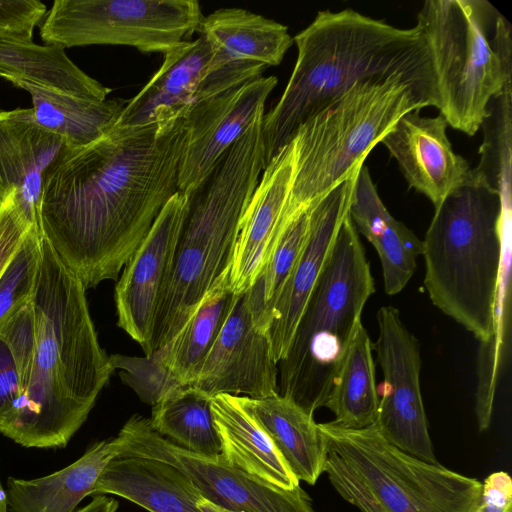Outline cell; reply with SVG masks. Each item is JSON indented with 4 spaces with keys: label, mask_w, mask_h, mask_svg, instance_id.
Returning a JSON list of instances; mask_svg holds the SVG:
<instances>
[{
    "label": "cell",
    "mask_w": 512,
    "mask_h": 512,
    "mask_svg": "<svg viewBox=\"0 0 512 512\" xmlns=\"http://www.w3.org/2000/svg\"><path fill=\"white\" fill-rule=\"evenodd\" d=\"M186 139L182 118L116 127L81 148H65L46 171L40 228L87 289L116 280L178 191Z\"/></svg>",
    "instance_id": "cell-1"
},
{
    "label": "cell",
    "mask_w": 512,
    "mask_h": 512,
    "mask_svg": "<svg viewBox=\"0 0 512 512\" xmlns=\"http://www.w3.org/2000/svg\"><path fill=\"white\" fill-rule=\"evenodd\" d=\"M31 302L33 361L0 433L26 448H63L114 370L98 341L86 288L44 237Z\"/></svg>",
    "instance_id": "cell-2"
},
{
    "label": "cell",
    "mask_w": 512,
    "mask_h": 512,
    "mask_svg": "<svg viewBox=\"0 0 512 512\" xmlns=\"http://www.w3.org/2000/svg\"><path fill=\"white\" fill-rule=\"evenodd\" d=\"M293 41L294 69L262 120L264 168L304 122L357 82L404 75L435 94L430 55L417 26L397 28L351 9L324 10Z\"/></svg>",
    "instance_id": "cell-3"
},
{
    "label": "cell",
    "mask_w": 512,
    "mask_h": 512,
    "mask_svg": "<svg viewBox=\"0 0 512 512\" xmlns=\"http://www.w3.org/2000/svg\"><path fill=\"white\" fill-rule=\"evenodd\" d=\"M260 113L205 182L189 195L160 296L148 354L166 345L207 291L230 271L242 216L264 168Z\"/></svg>",
    "instance_id": "cell-4"
},
{
    "label": "cell",
    "mask_w": 512,
    "mask_h": 512,
    "mask_svg": "<svg viewBox=\"0 0 512 512\" xmlns=\"http://www.w3.org/2000/svg\"><path fill=\"white\" fill-rule=\"evenodd\" d=\"M509 228L500 197L474 179L435 208L422 241L430 300L481 344L500 327Z\"/></svg>",
    "instance_id": "cell-5"
},
{
    "label": "cell",
    "mask_w": 512,
    "mask_h": 512,
    "mask_svg": "<svg viewBox=\"0 0 512 512\" xmlns=\"http://www.w3.org/2000/svg\"><path fill=\"white\" fill-rule=\"evenodd\" d=\"M436 107L434 91L404 75L354 84L297 130L296 162L281 222L357 172L372 148L406 113Z\"/></svg>",
    "instance_id": "cell-6"
},
{
    "label": "cell",
    "mask_w": 512,
    "mask_h": 512,
    "mask_svg": "<svg viewBox=\"0 0 512 512\" xmlns=\"http://www.w3.org/2000/svg\"><path fill=\"white\" fill-rule=\"evenodd\" d=\"M416 26L430 55L436 108L473 136L491 100L512 88L509 22L485 0H427Z\"/></svg>",
    "instance_id": "cell-7"
},
{
    "label": "cell",
    "mask_w": 512,
    "mask_h": 512,
    "mask_svg": "<svg viewBox=\"0 0 512 512\" xmlns=\"http://www.w3.org/2000/svg\"><path fill=\"white\" fill-rule=\"evenodd\" d=\"M375 292L370 264L349 215L278 363V394L309 414L325 407L334 377Z\"/></svg>",
    "instance_id": "cell-8"
},
{
    "label": "cell",
    "mask_w": 512,
    "mask_h": 512,
    "mask_svg": "<svg viewBox=\"0 0 512 512\" xmlns=\"http://www.w3.org/2000/svg\"><path fill=\"white\" fill-rule=\"evenodd\" d=\"M323 472L361 512H473L482 483L413 457L386 441L374 425L343 429L320 423Z\"/></svg>",
    "instance_id": "cell-9"
},
{
    "label": "cell",
    "mask_w": 512,
    "mask_h": 512,
    "mask_svg": "<svg viewBox=\"0 0 512 512\" xmlns=\"http://www.w3.org/2000/svg\"><path fill=\"white\" fill-rule=\"evenodd\" d=\"M202 18L196 0H55L40 37L62 49L125 45L164 55L190 41Z\"/></svg>",
    "instance_id": "cell-10"
},
{
    "label": "cell",
    "mask_w": 512,
    "mask_h": 512,
    "mask_svg": "<svg viewBox=\"0 0 512 512\" xmlns=\"http://www.w3.org/2000/svg\"><path fill=\"white\" fill-rule=\"evenodd\" d=\"M117 457H140L169 464L184 474L211 503L235 512H315L300 487L283 490L230 466L222 455L188 451L159 435L149 419L134 414L116 436Z\"/></svg>",
    "instance_id": "cell-11"
},
{
    "label": "cell",
    "mask_w": 512,
    "mask_h": 512,
    "mask_svg": "<svg viewBox=\"0 0 512 512\" xmlns=\"http://www.w3.org/2000/svg\"><path fill=\"white\" fill-rule=\"evenodd\" d=\"M379 335L373 348L383 374L373 424L379 434L403 452L437 464L420 390V346L393 306L376 315Z\"/></svg>",
    "instance_id": "cell-12"
},
{
    "label": "cell",
    "mask_w": 512,
    "mask_h": 512,
    "mask_svg": "<svg viewBox=\"0 0 512 512\" xmlns=\"http://www.w3.org/2000/svg\"><path fill=\"white\" fill-rule=\"evenodd\" d=\"M277 85L275 76L259 77L193 103L183 116L186 139L177 188L191 195L209 177L256 117Z\"/></svg>",
    "instance_id": "cell-13"
},
{
    "label": "cell",
    "mask_w": 512,
    "mask_h": 512,
    "mask_svg": "<svg viewBox=\"0 0 512 512\" xmlns=\"http://www.w3.org/2000/svg\"><path fill=\"white\" fill-rule=\"evenodd\" d=\"M209 397L260 399L278 394V362L268 333L253 317L246 294L238 296L194 382Z\"/></svg>",
    "instance_id": "cell-14"
},
{
    "label": "cell",
    "mask_w": 512,
    "mask_h": 512,
    "mask_svg": "<svg viewBox=\"0 0 512 512\" xmlns=\"http://www.w3.org/2000/svg\"><path fill=\"white\" fill-rule=\"evenodd\" d=\"M188 195L177 191L165 204L150 231L129 258L115 287L118 321L148 354L154 318L166 285Z\"/></svg>",
    "instance_id": "cell-15"
},
{
    "label": "cell",
    "mask_w": 512,
    "mask_h": 512,
    "mask_svg": "<svg viewBox=\"0 0 512 512\" xmlns=\"http://www.w3.org/2000/svg\"><path fill=\"white\" fill-rule=\"evenodd\" d=\"M359 170L312 203L305 245L270 314L268 335L278 363L289 350L305 305L323 270L338 230L349 213Z\"/></svg>",
    "instance_id": "cell-16"
},
{
    "label": "cell",
    "mask_w": 512,
    "mask_h": 512,
    "mask_svg": "<svg viewBox=\"0 0 512 512\" xmlns=\"http://www.w3.org/2000/svg\"><path fill=\"white\" fill-rule=\"evenodd\" d=\"M419 111L404 114L379 143L396 160L409 186L436 208L475 178L466 159L453 151L444 117H425Z\"/></svg>",
    "instance_id": "cell-17"
},
{
    "label": "cell",
    "mask_w": 512,
    "mask_h": 512,
    "mask_svg": "<svg viewBox=\"0 0 512 512\" xmlns=\"http://www.w3.org/2000/svg\"><path fill=\"white\" fill-rule=\"evenodd\" d=\"M295 162L292 140L263 169L242 216L229 275L236 295L254 285L281 236V219L293 183Z\"/></svg>",
    "instance_id": "cell-18"
},
{
    "label": "cell",
    "mask_w": 512,
    "mask_h": 512,
    "mask_svg": "<svg viewBox=\"0 0 512 512\" xmlns=\"http://www.w3.org/2000/svg\"><path fill=\"white\" fill-rule=\"evenodd\" d=\"M67 147L36 122L32 108L0 109V207L15 194L26 219L40 227L44 176Z\"/></svg>",
    "instance_id": "cell-19"
},
{
    "label": "cell",
    "mask_w": 512,
    "mask_h": 512,
    "mask_svg": "<svg viewBox=\"0 0 512 512\" xmlns=\"http://www.w3.org/2000/svg\"><path fill=\"white\" fill-rule=\"evenodd\" d=\"M213 49L202 36L164 54L160 68L126 105L116 127H143L182 118L206 76Z\"/></svg>",
    "instance_id": "cell-20"
},
{
    "label": "cell",
    "mask_w": 512,
    "mask_h": 512,
    "mask_svg": "<svg viewBox=\"0 0 512 512\" xmlns=\"http://www.w3.org/2000/svg\"><path fill=\"white\" fill-rule=\"evenodd\" d=\"M349 215L357 232L373 245L380 258L386 294L402 291L422 255V241L387 210L369 170L362 165L356 177Z\"/></svg>",
    "instance_id": "cell-21"
},
{
    "label": "cell",
    "mask_w": 512,
    "mask_h": 512,
    "mask_svg": "<svg viewBox=\"0 0 512 512\" xmlns=\"http://www.w3.org/2000/svg\"><path fill=\"white\" fill-rule=\"evenodd\" d=\"M211 410L221 442V455L232 467L283 490L299 485L270 437L245 407L242 396L218 394Z\"/></svg>",
    "instance_id": "cell-22"
},
{
    "label": "cell",
    "mask_w": 512,
    "mask_h": 512,
    "mask_svg": "<svg viewBox=\"0 0 512 512\" xmlns=\"http://www.w3.org/2000/svg\"><path fill=\"white\" fill-rule=\"evenodd\" d=\"M94 494H113L149 512H202L203 496L175 467L140 457H114L99 476Z\"/></svg>",
    "instance_id": "cell-23"
},
{
    "label": "cell",
    "mask_w": 512,
    "mask_h": 512,
    "mask_svg": "<svg viewBox=\"0 0 512 512\" xmlns=\"http://www.w3.org/2000/svg\"><path fill=\"white\" fill-rule=\"evenodd\" d=\"M198 33L213 49L208 72L236 61L277 66L294 42L287 26L241 8L203 16Z\"/></svg>",
    "instance_id": "cell-24"
},
{
    "label": "cell",
    "mask_w": 512,
    "mask_h": 512,
    "mask_svg": "<svg viewBox=\"0 0 512 512\" xmlns=\"http://www.w3.org/2000/svg\"><path fill=\"white\" fill-rule=\"evenodd\" d=\"M116 437L90 446L75 462L35 479H7L6 495L11 512H74L88 495L106 465L118 455Z\"/></svg>",
    "instance_id": "cell-25"
},
{
    "label": "cell",
    "mask_w": 512,
    "mask_h": 512,
    "mask_svg": "<svg viewBox=\"0 0 512 512\" xmlns=\"http://www.w3.org/2000/svg\"><path fill=\"white\" fill-rule=\"evenodd\" d=\"M242 400L294 476L315 484L323 473L326 447L313 415L279 394L260 399L242 396Z\"/></svg>",
    "instance_id": "cell-26"
},
{
    "label": "cell",
    "mask_w": 512,
    "mask_h": 512,
    "mask_svg": "<svg viewBox=\"0 0 512 512\" xmlns=\"http://www.w3.org/2000/svg\"><path fill=\"white\" fill-rule=\"evenodd\" d=\"M0 77L13 86L26 83L96 100H105L111 92L81 70L64 49L6 34H0Z\"/></svg>",
    "instance_id": "cell-27"
},
{
    "label": "cell",
    "mask_w": 512,
    "mask_h": 512,
    "mask_svg": "<svg viewBox=\"0 0 512 512\" xmlns=\"http://www.w3.org/2000/svg\"><path fill=\"white\" fill-rule=\"evenodd\" d=\"M225 272L202 298L182 329L159 350L152 353L182 386L196 379L239 295L230 286Z\"/></svg>",
    "instance_id": "cell-28"
},
{
    "label": "cell",
    "mask_w": 512,
    "mask_h": 512,
    "mask_svg": "<svg viewBox=\"0 0 512 512\" xmlns=\"http://www.w3.org/2000/svg\"><path fill=\"white\" fill-rule=\"evenodd\" d=\"M15 87L30 94L36 122L61 137L69 148L87 146L110 132L127 102L78 97L26 83Z\"/></svg>",
    "instance_id": "cell-29"
},
{
    "label": "cell",
    "mask_w": 512,
    "mask_h": 512,
    "mask_svg": "<svg viewBox=\"0 0 512 512\" xmlns=\"http://www.w3.org/2000/svg\"><path fill=\"white\" fill-rule=\"evenodd\" d=\"M372 350L373 344L361 323L340 363L325 405L334 414L332 425L363 429L375 423L379 395Z\"/></svg>",
    "instance_id": "cell-30"
},
{
    "label": "cell",
    "mask_w": 512,
    "mask_h": 512,
    "mask_svg": "<svg viewBox=\"0 0 512 512\" xmlns=\"http://www.w3.org/2000/svg\"><path fill=\"white\" fill-rule=\"evenodd\" d=\"M149 422L159 435L188 451L221 454L211 397L192 386L181 387L153 405Z\"/></svg>",
    "instance_id": "cell-31"
},
{
    "label": "cell",
    "mask_w": 512,
    "mask_h": 512,
    "mask_svg": "<svg viewBox=\"0 0 512 512\" xmlns=\"http://www.w3.org/2000/svg\"><path fill=\"white\" fill-rule=\"evenodd\" d=\"M477 182L496 193L506 217L511 216L512 88L493 98L484 119Z\"/></svg>",
    "instance_id": "cell-32"
},
{
    "label": "cell",
    "mask_w": 512,
    "mask_h": 512,
    "mask_svg": "<svg viewBox=\"0 0 512 512\" xmlns=\"http://www.w3.org/2000/svg\"><path fill=\"white\" fill-rule=\"evenodd\" d=\"M43 234L32 226L0 275V328L32 297L41 260Z\"/></svg>",
    "instance_id": "cell-33"
},
{
    "label": "cell",
    "mask_w": 512,
    "mask_h": 512,
    "mask_svg": "<svg viewBox=\"0 0 512 512\" xmlns=\"http://www.w3.org/2000/svg\"><path fill=\"white\" fill-rule=\"evenodd\" d=\"M113 368L119 369L123 382L130 386L139 398L155 405L182 386L160 364L154 355L130 357L119 354L109 356Z\"/></svg>",
    "instance_id": "cell-34"
},
{
    "label": "cell",
    "mask_w": 512,
    "mask_h": 512,
    "mask_svg": "<svg viewBox=\"0 0 512 512\" xmlns=\"http://www.w3.org/2000/svg\"><path fill=\"white\" fill-rule=\"evenodd\" d=\"M0 337L8 345L14 358L22 395L28 381L36 345L31 299L6 320L0 328Z\"/></svg>",
    "instance_id": "cell-35"
},
{
    "label": "cell",
    "mask_w": 512,
    "mask_h": 512,
    "mask_svg": "<svg viewBox=\"0 0 512 512\" xmlns=\"http://www.w3.org/2000/svg\"><path fill=\"white\" fill-rule=\"evenodd\" d=\"M46 12V5L37 0H0V34L33 41Z\"/></svg>",
    "instance_id": "cell-36"
},
{
    "label": "cell",
    "mask_w": 512,
    "mask_h": 512,
    "mask_svg": "<svg viewBox=\"0 0 512 512\" xmlns=\"http://www.w3.org/2000/svg\"><path fill=\"white\" fill-rule=\"evenodd\" d=\"M32 225L21 212L15 194L0 207V275L21 246Z\"/></svg>",
    "instance_id": "cell-37"
},
{
    "label": "cell",
    "mask_w": 512,
    "mask_h": 512,
    "mask_svg": "<svg viewBox=\"0 0 512 512\" xmlns=\"http://www.w3.org/2000/svg\"><path fill=\"white\" fill-rule=\"evenodd\" d=\"M21 396V384L12 353L0 337V426Z\"/></svg>",
    "instance_id": "cell-38"
},
{
    "label": "cell",
    "mask_w": 512,
    "mask_h": 512,
    "mask_svg": "<svg viewBox=\"0 0 512 512\" xmlns=\"http://www.w3.org/2000/svg\"><path fill=\"white\" fill-rule=\"evenodd\" d=\"M481 504L487 512L512 510V481L506 472H494L484 480Z\"/></svg>",
    "instance_id": "cell-39"
},
{
    "label": "cell",
    "mask_w": 512,
    "mask_h": 512,
    "mask_svg": "<svg viewBox=\"0 0 512 512\" xmlns=\"http://www.w3.org/2000/svg\"><path fill=\"white\" fill-rule=\"evenodd\" d=\"M117 509L118 502L114 498L97 494L89 504L76 512H116Z\"/></svg>",
    "instance_id": "cell-40"
},
{
    "label": "cell",
    "mask_w": 512,
    "mask_h": 512,
    "mask_svg": "<svg viewBox=\"0 0 512 512\" xmlns=\"http://www.w3.org/2000/svg\"><path fill=\"white\" fill-rule=\"evenodd\" d=\"M197 507L202 512H235V511H231V510H227L222 507H219V506L211 503L210 501L206 500L203 497L198 500Z\"/></svg>",
    "instance_id": "cell-41"
},
{
    "label": "cell",
    "mask_w": 512,
    "mask_h": 512,
    "mask_svg": "<svg viewBox=\"0 0 512 512\" xmlns=\"http://www.w3.org/2000/svg\"><path fill=\"white\" fill-rule=\"evenodd\" d=\"M0 512H8V502L6 490L4 489L0 480Z\"/></svg>",
    "instance_id": "cell-42"
},
{
    "label": "cell",
    "mask_w": 512,
    "mask_h": 512,
    "mask_svg": "<svg viewBox=\"0 0 512 512\" xmlns=\"http://www.w3.org/2000/svg\"><path fill=\"white\" fill-rule=\"evenodd\" d=\"M473 512H487V511L484 509L483 505H482V504H481V502H480V504L478 505V507H477ZM507 512H512V510H509V511H507Z\"/></svg>",
    "instance_id": "cell-43"
}]
</instances>
